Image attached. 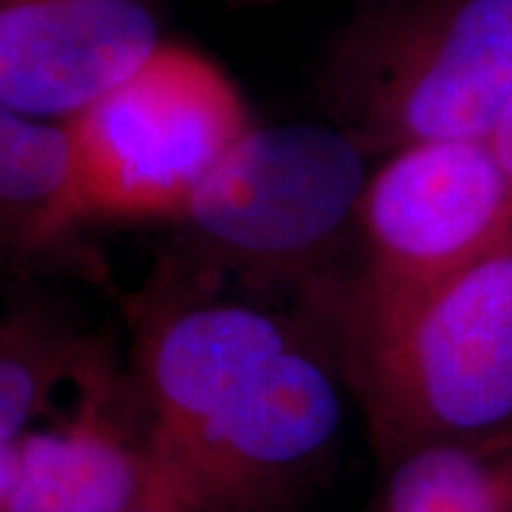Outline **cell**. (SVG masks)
<instances>
[{
	"label": "cell",
	"mask_w": 512,
	"mask_h": 512,
	"mask_svg": "<svg viewBox=\"0 0 512 512\" xmlns=\"http://www.w3.org/2000/svg\"><path fill=\"white\" fill-rule=\"evenodd\" d=\"M375 159L330 121L256 124L169 223L188 283L294 304L347 261Z\"/></svg>",
	"instance_id": "obj_1"
},
{
	"label": "cell",
	"mask_w": 512,
	"mask_h": 512,
	"mask_svg": "<svg viewBox=\"0 0 512 512\" xmlns=\"http://www.w3.org/2000/svg\"><path fill=\"white\" fill-rule=\"evenodd\" d=\"M309 323L382 467L512 425V242L394 309Z\"/></svg>",
	"instance_id": "obj_2"
},
{
	"label": "cell",
	"mask_w": 512,
	"mask_h": 512,
	"mask_svg": "<svg viewBox=\"0 0 512 512\" xmlns=\"http://www.w3.org/2000/svg\"><path fill=\"white\" fill-rule=\"evenodd\" d=\"M316 93L373 159L484 140L512 95V0H373L330 43Z\"/></svg>",
	"instance_id": "obj_3"
},
{
	"label": "cell",
	"mask_w": 512,
	"mask_h": 512,
	"mask_svg": "<svg viewBox=\"0 0 512 512\" xmlns=\"http://www.w3.org/2000/svg\"><path fill=\"white\" fill-rule=\"evenodd\" d=\"M512 242V192L484 140L401 147L373 166L344 266L292 309L309 320L394 309Z\"/></svg>",
	"instance_id": "obj_4"
},
{
	"label": "cell",
	"mask_w": 512,
	"mask_h": 512,
	"mask_svg": "<svg viewBox=\"0 0 512 512\" xmlns=\"http://www.w3.org/2000/svg\"><path fill=\"white\" fill-rule=\"evenodd\" d=\"M62 124L93 226H169L256 121L219 64L164 38L128 79Z\"/></svg>",
	"instance_id": "obj_5"
},
{
	"label": "cell",
	"mask_w": 512,
	"mask_h": 512,
	"mask_svg": "<svg viewBox=\"0 0 512 512\" xmlns=\"http://www.w3.org/2000/svg\"><path fill=\"white\" fill-rule=\"evenodd\" d=\"M344 394L335 358L309 323L159 472L155 501L169 512H294L335 458Z\"/></svg>",
	"instance_id": "obj_6"
},
{
	"label": "cell",
	"mask_w": 512,
	"mask_h": 512,
	"mask_svg": "<svg viewBox=\"0 0 512 512\" xmlns=\"http://www.w3.org/2000/svg\"><path fill=\"white\" fill-rule=\"evenodd\" d=\"M309 323L294 309L204 290L159 264L133 306L126 384L152 475L164 472Z\"/></svg>",
	"instance_id": "obj_7"
},
{
	"label": "cell",
	"mask_w": 512,
	"mask_h": 512,
	"mask_svg": "<svg viewBox=\"0 0 512 512\" xmlns=\"http://www.w3.org/2000/svg\"><path fill=\"white\" fill-rule=\"evenodd\" d=\"M162 41L159 0H0V107L62 124Z\"/></svg>",
	"instance_id": "obj_8"
},
{
	"label": "cell",
	"mask_w": 512,
	"mask_h": 512,
	"mask_svg": "<svg viewBox=\"0 0 512 512\" xmlns=\"http://www.w3.org/2000/svg\"><path fill=\"white\" fill-rule=\"evenodd\" d=\"M155 501L143 425L117 358L76 389L55 418L17 439L3 512H126Z\"/></svg>",
	"instance_id": "obj_9"
},
{
	"label": "cell",
	"mask_w": 512,
	"mask_h": 512,
	"mask_svg": "<svg viewBox=\"0 0 512 512\" xmlns=\"http://www.w3.org/2000/svg\"><path fill=\"white\" fill-rule=\"evenodd\" d=\"M93 226L64 124L0 107V278L38 283L57 273L102 278L83 245Z\"/></svg>",
	"instance_id": "obj_10"
},
{
	"label": "cell",
	"mask_w": 512,
	"mask_h": 512,
	"mask_svg": "<svg viewBox=\"0 0 512 512\" xmlns=\"http://www.w3.org/2000/svg\"><path fill=\"white\" fill-rule=\"evenodd\" d=\"M110 339L38 283L0 297V441H17L62 411V396L110 363Z\"/></svg>",
	"instance_id": "obj_11"
},
{
	"label": "cell",
	"mask_w": 512,
	"mask_h": 512,
	"mask_svg": "<svg viewBox=\"0 0 512 512\" xmlns=\"http://www.w3.org/2000/svg\"><path fill=\"white\" fill-rule=\"evenodd\" d=\"M373 512H512V425L403 453Z\"/></svg>",
	"instance_id": "obj_12"
},
{
	"label": "cell",
	"mask_w": 512,
	"mask_h": 512,
	"mask_svg": "<svg viewBox=\"0 0 512 512\" xmlns=\"http://www.w3.org/2000/svg\"><path fill=\"white\" fill-rule=\"evenodd\" d=\"M484 143L491 150V155H494L498 169H501L505 183H508L512 192V95L501 107V112H498L489 133H486Z\"/></svg>",
	"instance_id": "obj_13"
},
{
	"label": "cell",
	"mask_w": 512,
	"mask_h": 512,
	"mask_svg": "<svg viewBox=\"0 0 512 512\" xmlns=\"http://www.w3.org/2000/svg\"><path fill=\"white\" fill-rule=\"evenodd\" d=\"M17 465V441H0V512L5 510L8 496L15 482Z\"/></svg>",
	"instance_id": "obj_14"
},
{
	"label": "cell",
	"mask_w": 512,
	"mask_h": 512,
	"mask_svg": "<svg viewBox=\"0 0 512 512\" xmlns=\"http://www.w3.org/2000/svg\"><path fill=\"white\" fill-rule=\"evenodd\" d=\"M126 512H169V510L162 508V505H159L157 501H147L143 505H138V508H131V510H126Z\"/></svg>",
	"instance_id": "obj_15"
},
{
	"label": "cell",
	"mask_w": 512,
	"mask_h": 512,
	"mask_svg": "<svg viewBox=\"0 0 512 512\" xmlns=\"http://www.w3.org/2000/svg\"><path fill=\"white\" fill-rule=\"evenodd\" d=\"M233 3H242V5H268V3H283V0H233Z\"/></svg>",
	"instance_id": "obj_16"
}]
</instances>
